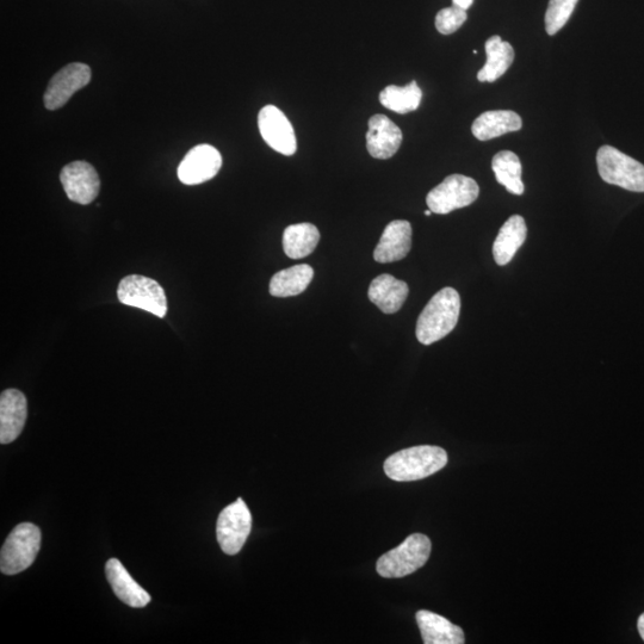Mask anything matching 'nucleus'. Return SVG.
<instances>
[{
  "label": "nucleus",
  "mask_w": 644,
  "mask_h": 644,
  "mask_svg": "<svg viewBox=\"0 0 644 644\" xmlns=\"http://www.w3.org/2000/svg\"><path fill=\"white\" fill-rule=\"evenodd\" d=\"M416 618L425 644H463L466 642L462 628L437 613L420 610L417 612Z\"/></svg>",
  "instance_id": "18"
},
{
  "label": "nucleus",
  "mask_w": 644,
  "mask_h": 644,
  "mask_svg": "<svg viewBox=\"0 0 644 644\" xmlns=\"http://www.w3.org/2000/svg\"><path fill=\"white\" fill-rule=\"evenodd\" d=\"M528 235V227L520 215H513L500 228L497 239L493 245L495 263L500 266L507 265L516 256L517 251L523 246Z\"/></svg>",
  "instance_id": "20"
},
{
  "label": "nucleus",
  "mask_w": 644,
  "mask_h": 644,
  "mask_svg": "<svg viewBox=\"0 0 644 644\" xmlns=\"http://www.w3.org/2000/svg\"><path fill=\"white\" fill-rule=\"evenodd\" d=\"M467 18V11L456 8V6H451V8H445L438 12L436 16V28L443 35L454 34L463 26Z\"/></svg>",
  "instance_id": "27"
},
{
  "label": "nucleus",
  "mask_w": 644,
  "mask_h": 644,
  "mask_svg": "<svg viewBox=\"0 0 644 644\" xmlns=\"http://www.w3.org/2000/svg\"><path fill=\"white\" fill-rule=\"evenodd\" d=\"M637 628H639L640 635L642 637V640L644 641V613L639 618V622H637Z\"/></svg>",
  "instance_id": "29"
},
{
  "label": "nucleus",
  "mask_w": 644,
  "mask_h": 644,
  "mask_svg": "<svg viewBox=\"0 0 644 644\" xmlns=\"http://www.w3.org/2000/svg\"><path fill=\"white\" fill-rule=\"evenodd\" d=\"M492 169L499 184L503 185L513 195H523L525 191L522 181V163L516 153L501 151L495 154Z\"/></svg>",
  "instance_id": "24"
},
{
  "label": "nucleus",
  "mask_w": 644,
  "mask_h": 644,
  "mask_svg": "<svg viewBox=\"0 0 644 644\" xmlns=\"http://www.w3.org/2000/svg\"><path fill=\"white\" fill-rule=\"evenodd\" d=\"M410 288L407 283L392 275H380L371 282L369 300L385 314L398 313L407 300Z\"/></svg>",
  "instance_id": "17"
},
{
  "label": "nucleus",
  "mask_w": 644,
  "mask_h": 644,
  "mask_svg": "<svg viewBox=\"0 0 644 644\" xmlns=\"http://www.w3.org/2000/svg\"><path fill=\"white\" fill-rule=\"evenodd\" d=\"M523 121L515 111L493 110L483 113L473 123L472 132L476 139L488 141L507 133L522 129Z\"/></svg>",
  "instance_id": "19"
},
{
  "label": "nucleus",
  "mask_w": 644,
  "mask_h": 644,
  "mask_svg": "<svg viewBox=\"0 0 644 644\" xmlns=\"http://www.w3.org/2000/svg\"><path fill=\"white\" fill-rule=\"evenodd\" d=\"M258 127L262 138L272 150L284 156L295 154L297 142L294 128L283 111L275 105H266L260 110Z\"/></svg>",
  "instance_id": "10"
},
{
  "label": "nucleus",
  "mask_w": 644,
  "mask_h": 644,
  "mask_svg": "<svg viewBox=\"0 0 644 644\" xmlns=\"http://www.w3.org/2000/svg\"><path fill=\"white\" fill-rule=\"evenodd\" d=\"M252 530V515L245 501L239 498L222 510L216 525V536L222 551L237 555L245 546Z\"/></svg>",
  "instance_id": "8"
},
{
  "label": "nucleus",
  "mask_w": 644,
  "mask_h": 644,
  "mask_svg": "<svg viewBox=\"0 0 644 644\" xmlns=\"http://www.w3.org/2000/svg\"><path fill=\"white\" fill-rule=\"evenodd\" d=\"M222 157L215 147L198 145L190 150L178 167V178L185 185L206 183L218 175Z\"/></svg>",
  "instance_id": "12"
},
{
  "label": "nucleus",
  "mask_w": 644,
  "mask_h": 644,
  "mask_svg": "<svg viewBox=\"0 0 644 644\" xmlns=\"http://www.w3.org/2000/svg\"><path fill=\"white\" fill-rule=\"evenodd\" d=\"M579 0H550L546 12V30L554 36L566 26Z\"/></svg>",
  "instance_id": "26"
},
{
  "label": "nucleus",
  "mask_w": 644,
  "mask_h": 644,
  "mask_svg": "<svg viewBox=\"0 0 644 644\" xmlns=\"http://www.w3.org/2000/svg\"><path fill=\"white\" fill-rule=\"evenodd\" d=\"M452 3H454V6H456V8L467 11L470 6L473 5L474 0H452Z\"/></svg>",
  "instance_id": "28"
},
{
  "label": "nucleus",
  "mask_w": 644,
  "mask_h": 644,
  "mask_svg": "<svg viewBox=\"0 0 644 644\" xmlns=\"http://www.w3.org/2000/svg\"><path fill=\"white\" fill-rule=\"evenodd\" d=\"M487 54V63L478 73V79L481 83H493L511 67L515 60V49L509 42L501 40V37L494 35L488 39L485 45Z\"/></svg>",
  "instance_id": "21"
},
{
  "label": "nucleus",
  "mask_w": 644,
  "mask_h": 644,
  "mask_svg": "<svg viewBox=\"0 0 644 644\" xmlns=\"http://www.w3.org/2000/svg\"><path fill=\"white\" fill-rule=\"evenodd\" d=\"M28 417V402L20 390H4L0 395V443L10 444L21 435Z\"/></svg>",
  "instance_id": "13"
},
{
  "label": "nucleus",
  "mask_w": 644,
  "mask_h": 644,
  "mask_svg": "<svg viewBox=\"0 0 644 644\" xmlns=\"http://www.w3.org/2000/svg\"><path fill=\"white\" fill-rule=\"evenodd\" d=\"M314 270L311 265L300 264L284 269L270 282V294L275 297L297 296L303 293L313 281Z\"/></svg>",
  "instance_id": "22"
},
{
  "label": "nucleus",
  "mask_w": 644,
  "mask_h": 644,
  "mask_svg": "<svg viewBox=\"0 0 644 644\" xmlns=\"http://www.w3.org/2000/svg\"><path fill=\"white\" fill-rule=\"evenodd\" d=\"M117 297L123 305L164 318L167 313L165 290L157 281L141 275H129L120 282Z\"/></svg>",
  "instance_id": "6"
},
{
  "label": "nucleus",
  "mask_w": 644,
  "mask_h": 644,
  "mask_svg": "<svg viewBox=\"0 0 644 644\" xmlns=\"http://www.w3.org/2000/svg\"><path fill=\"white\" fill-rule=\"evenodd\" d=\"M432 544L423 534L407 537L399 547L382 555L376 563L377 573L382 578L400 579L419 571L430 559Z\"/></svg>",
  "instance_id": "3"
},
{
  "label": "nucleus",
  "mask_w": 644,
  "mask_h": 644,
  "mask_svg": "<svg viewBox=\"0 0 644 644\" xmlns=\"http://www.w3.org/2000/svg\"><path fill=\"white\" fill-rule=\"evenodd\" d=\"M91 68L88 65L73 63L60 70L49 82L45 97L48 110H58L70 101L72 96L91 82Z\"/></svg>",
  "instance_id": "9"
},
{
  "label": "nucleus",
  "mask_w": 644,
  "mask_h": 644,
  "mask_svg": "<svg viewBox=\"0 0 644 644\" xmlns=\"http://www.w3.org/2000/svg\"><path fill=\"white\" fill-rule=\"evenodd\" d=\"M412 249V226L405 220H395L383 231L380 243L374 251L377 263L399 262L407 257Z\"/></svg>",
  "instance_id": "14"
},
{
  "label": "nucleus",
  "mask_w": 644,
  "mask_h": 644,
  "mask_svg": "<svg viewBox=\"0 0 644 644\" xmlns=\"http://www.w3.org/2000/svg\"><path fill=\"white\" fill-rule=\"evenodd\" d=\"M319 241V229L312 224L291 225L283 233V249L291 259L312 255Z\"/></svg>",
  "instance_id": "23"
},
{
  "label": "nucleus",
  "mask_w": 644,
  "mask_h": 644,
  "mask_svg": "<svg viewBox=\"0 0 644 644\" xmlns=\"http://www.w3.org/2000/svg\"><path fill=\"white\" fill-rule=\"evenodd\" d=\"M479 194V185L473 178L451 175L430 191L426 203L432 213L445 215L470 206Z\"/></svg>",
  "instance_id": "7"
},
{
  "label": "nucleus",
  "mask_w": 644,
  "mask_h": 644,
  "mask_svg": "<svg viewBox=\"0 0 644 644\" xmlns=\"http://www.w3.org/2000/svg\"><path fill=\"white\" fill-rule=\"evenodd\" d=\"M447 464V451L432 445H420L389 456L385 462V473L394 481H417L429 478Z\"/></svg>",
  "instance_id": "2"
},
{
  "label": "nucleus",
  "mask_w": 644,
  "mask_h": 644,
  "mask_svg": "<svg viewBox=\"0 0 644 644\" xmlns=\"http://www.w3.org/2000/svg\"><path fill=\"white\" fill-rule=\"evenodd\" d=\"M402 144L401 129L385 115H374L369 120L367 148L375 159H389Z\"/></svg>",
  "instance_id": "15"
},
{
  "label": "nucleus",
  "mask_w": 644,
  "mask_h": 644,
  "mask_svg": "<svg viewBox=\"0 0 644 644\" xmlns=\"http://www.w3.org/2000/svg\"><path fill=\"white\" fill-rule=\"evenodd\" d=\"M60 181L67 197L83 206L94 202L101 190V179L95 167L86 161L66 165L60 173Z\"/></svg>",
  "instance_id": "11"
},
{
  "label": "nucleus",
  "mask_w": 644,
  "mask_h": 644,
  "mask_svg": "<svg viewBox=\"0 0 644 644\" xmlns=\"http://www.w3.org/2000/svg\"><path fill=\"white\" fill-rule=\"evenodd\" d=\"M105 574L116 597L134 609L145 608L151 602V596L129 574L125 566L117 559H110L105 565Z\"/></svg>",
  "instance_id": "16"
},
{
  "label": "nucleus",
  "mask_w": 644,
  "mask_h": 644,
  "mask_svg": "<svg viewBox=\"0 0 644 644\" xmlns=\"http://www.w3.org/2000/svg\"><path fill=\"white\" fill-rule=\"evenodd\" d=\"M597 164L603 181L619 188L644 193V165L612 146H603L597 153Z\"/></svg>",
  "instance_id": "5"
},
{
  "label": "nucleus",
  "mask_w": 644,
  "mask_h": 644,
  "mask_svg": "<svg viewBox=\"0 0 644 644\" xmlns=\"http://www.w3.org/2000/svg\"><path fill=\"white\" fill-rule=\"evenodd\" d=\"M461 312V297L454 288L438 291L417 321V339L423 345L439 342L454 330Z\"/></svg>",
  "instance_id": "1"
},
{
  "label": "nucleus",
  "mask_w": 644,
  "mask_h": 644,
  "mask_svg": "<svg viewBox=\"0 0 644 644\" xmlns=\"http://www.w3.org/2000/svg\"><path fill=\"white\" fill-rule=\"evenodd\" d=\"M431 214H432V212H431V210H430V209H429V210H425V215H426V216H431Z\"/></svg>",
  "instance_id": "30"
},
{
  "label": "nucleus",
  "mask_w": 644,
  "mask_h": 644,
  "mask_svg": "<svg viewBox=\"0 0 644 644\" xmlns=\"http://www.w3.org/2000/svg\"><path fill=\"white\" fill-rule=\"evenodd\" d=\"M423 98V91L417 82L406 86L389 85L381 92L380 102L383 107L401 115L417 110Z\"/></svg>",
  "instance_id": "25"
},
{
  "label": "nucleus",
  "mask_w": 644,
  "mask_h": 644,
  "mask_svg": "<svg viewBox=\"0 0 644 644\" xmlns=\"http://www.w3.org/2000/svg\"><path fill=\"white\" fill-rule=\"evenodd\" d=\"M41 530L32 523L17 525L4 543L0 554V569L6 575H16L33 565L41 548Z\"/></svg>",
  "instance_id": "4"
}]
</instances>
